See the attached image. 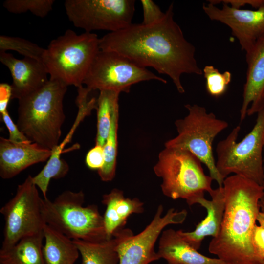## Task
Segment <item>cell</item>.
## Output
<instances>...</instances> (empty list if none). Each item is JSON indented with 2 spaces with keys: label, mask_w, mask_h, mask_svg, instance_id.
Returning a JSON list of instances; mask_svg holds the SVG:
<instances>
[{
  "label": "cell",
  "mask_w": 264,
  "mask_h": 264,
  "mask_svg": "<svg viewBox=\"0 0 264 264\" xmlns=\"http://www.w3.org/2000/svg\"><path fill=\"white\" fill-rule=\"evenodd\" d=\"M173 17L171 3L163 19L157 23H132L99 38L100 50L116 52L141 67H152L167 75L178 92L183 93L181 75H201L203 71L195 58V46L185 39Z\"/></svg>",
  "instance_id": "1"
},
{
  "label": "cell",
  "mask_w": 264,
  "mask_h": 264,
  "mask_svg": "<svg viewBox=\"0 0 264 264\" xmlns=\"http://www.w3.org/2000/svg\"><path fill=\"white\" fill-rule=\"evenodd\" d=\"M222 187L224 213L219 233L209 244V252L227 264H263L251 241L263 188L236 175L226 177Z\"/></svg>",
  "instance_id": "2"
},
{
  "label": "cell",
  "mask_w": 264,
  "mask_h": 264,
  "mask_svg": "<svg viewBox=\"0 0 264 264\" xmlns=\"http://www.w3.org/2000/svg\"><path fill=\"white\" fill-rule=\"evenodd\" d=\"M67 89L62 82L49 79L41 88L18 100L16 125L31 142L51 150L59 144Z\"/></svg>",
  "instance_id": "3"
},
{
  "label": "cell",
  "mask_w": 264,
  "mask_h": 264,
  "mask_svg": "<svg viewBox=\"0 0 264 264\" xmlns=\"http://www.w3.org/2000/svg\"><path fill=\"white\" fill-rule=\"evenodd\" d=\"M99 50V38L97 34L85 32L78 35L67 29L49 43L45 48L42 62L49 79L78 88L83 86Z\"/></svg>",
  "instance_id": "4"
},
{
  "label": "cell",
  "mask_w": 264,
  "mask_h": 264,
  "mask_svg": "<svg viewBox=\"0 0 264 264\" xmlns=\"http://www.w3.org/2000/svg\"><path fill=\"white\" fill-rule=\"evenodd\" d=\"M85 199L81 190L65 191L53 201L42 198V213L46 224L72 240L94 242L109 238L97 206H84Z\"/></svg>",
  "instance_id": "5"
},
{
  "label": "cell",
  "mask_w": 264,
  "mask_h": 264,
  "mask_svg": "<svg viewBox=\"0 0 264 264\" xmlns=\"http://www.w3.org/2000/svg\"><path fill=\"white\" fill-rule=\"evenodd\" d=\"M201 163L188 150L165 147L154 167L155 174L162 180L164 195L174 200L184 199L192 206L205 192L210 193L213 180L205 174Z\"/></svg>",
  "instance_id": "6"
},
{
  "label": "cell",
  "mask_w": 264,
  "mask_h": 264,
  "mask_svg": "<svg viewBox=\"0 0 264 264\" xmlns=\"http://www.w3.org/2000/svg\"><path fill=\"white\" fill-rule=\"evenodd\" d=\"M251 131L237 142L241 127L238 125L223 140L216 151V168L224 178L231 174L251 180L261 186L264 145V108L257 113Z\"/></svg>",
  "instance_id": "7"
},
{
  "label": "cell",
  "mask_w": 264,
  "mask_h": 264,
  "mask_svg": "<svg viewBox=\"0 0 264 264\" xmlns=\"http://www.w3.org/2000/svg\"><path fill=\"white\" fill-rule=\"evenodd\" d=\"M188 114L175 122L177 135L167 141L165 147L189 151L205 164L209 176L221 187L224 180L218 172L214 157L212 144L217 135L228 127V123L207 112L205 107L197 104H186Z\"/></svg>",
  "instance_id": "8"
},
{
  "label": "cell",
  "mask_w": 264,
  "mask_h": 264,
  "mask_svg": "<svg viewBox=\"0 0 264 264\" xmlns=\"http://www.w3.org/2000/svg\"><path fill=\"white\" fill-rule=\"evenodd\" d=\"M42 199L32 176L28 175L18 186L15 196L0 209L4 220L1 249L12 247L24 237L44 232L46 223Z\"/></svg>",
  "instance_id": "9"
},
{
  "label": "cell",
  "mask_w": 264,
  "mask_h": 264,
  "mask_svg": "<svg viewBox=\"0 0 264 264\" xmlns=\"http://www.w3.org/2000/svg\"><path fill=\"white\" fill-rule=\"evenodd\" d=\"M152 80L167 83L165 79L116 52L100 50L83 84L91 91L110 90L128 93L132 85Z\"/></svg>",
  "instance_id": "10"
},
{
  "label": "cell",
  "mask_w": 264,
  "mask_h": 264,
  "mask_svg": "<svg viewBox=\"0 0 264 264\" xmlns=\"http://www.w3.org/2000/svg\"><path fill=\"white\" fill-rule=\"evenodd\" d=\"M134 0H66L64 7L69 20L86 32H115L132 24Z\"/></svg>",
  "instance_id": "11"
},
{
  "label": "cell",
  "mask_w": 264,
  "mask_h": 264,
  "mask_svg": "<svg viewBox=\"0 0 264 264\" xmlns=\"http://www.w3.org/2000/svg\"><path fill=\"white\" fill-rule=\"evenodd\" d=\"M163 211V205H159L153 219L142 231L118 245L119 264H150L160 259L154 247L161 233L169 225L182 224L187 216L185 209L171 208L164 215Z\"/></svg>",
  "instance_id": "12"
},
{
  "label": "cell",
  "mask_w": 264,
  "mask_h": 264,
  "mask_svg": "<svg viewBox=\"0 0 264 264\" xmlns=\"http://www.w3.org/2000/svg\"><path fill=\"white\" fill-rule=\"evenodd\" d=\"M202 9L210 20L220 22L231 29L245 52L264 36V5L253 10L235 8L225 4L220 8L208 3L203 4Z\"/></svg>",
  "instance_id": "13"
},
{
  "label": "cell",
  "mask_w": 264,
  "mask_h": 264,
  "mask_svg": "<svg viewBox=\"0 0 264 264\" xmlns=\"http://www.w3.org/2000/svg\"><path fill=\"white\" fill-rule=\"evenodd\" d=\"M247 64L240 120L264 108V36L246 52Z\"/></svg>",
  "instance_id": "14"
},
{
  "label": "cell",
  "mask_w": 264,
  "mask_h": 264,
  "mask_svg": "<svg viewBox=\"0 0 264 264\" xmlns=\"http://www.w3.org/2000/svg\"><path fill=\"white\" fill-rule=\"evenodd\" d=\"M0 61L8 68L12 78L11 99L19 100L32 93L49 79L41 61L27 57L17 59L12 54L1 51Z\"/></svg>",
  "instance_id": "15"
},
{
  "label": "cell",
  "mask_w": 264,
  "mask_h": 264,
  "mask_svg": "<svg viewBox=\"0 0 264 264\" xmlns=\"http://www.w3.org/2000/svg\"><path fill=\"white\" fill-rule=\"evenodd\" d=\"M52 151L31 142L18 143L0 137V176L11 179L28 167L48 160Z\"/></svg>",
  "instance_id": "16"
},
{
  "label": "cell",
  "mask_w": 264,
  "mask_h": 264,
  "mask_svg": "<svg viewBox=\"0 0 264 264\" xmlns=\"http://www.w3.org/2000/svg\"><path fill=\"white\" fill-rule=\"evenodd\" d=\"M209 194L211 200H207L204 196H202L195 201V204H199L206 209L207 215L204 219L192 231L177 230L182 239L197 250L206 237L212 236L214 238L217 236L224 213L225 198L223 187L213 189Z\"/></svg>",
  "instance_id": "17"
},
{
  "label": "cell",
  "mask_w": 264,
  "mask_h": 264,
  "mask_svg": "<svg viewBox=\"0 0 264 264\" xmlns=\"http://www.w3.org/2000/svg\"><path fill=\"white\" fill-rule=\"evenodd\" d=\"M157 252L167 264H227L218 258L200 253L182 239L177 230L172 228L161 233Z\"/></svg>",
  "instance_id": "18"
},
{
  "label": "cell",
  "mask_w": 264,
  "mask_h": 264,
  "mask_svg": "<svg viewBox=\"0 0 264 264\" xmlns=\"http://www.w3.org/2000/svg\"><path fill=\"white\" fill-rule=\"evenodd\" d=\"M101 202L106 206L103 216L108 238L124 228L131 215L141 214L144 211L143 202L137 198L125 197L123 192L117 188L103 195Z\"/></svg>",
  "instance_id": "19"
},
{
  "label": "cell",
  "mask_w": 264,
  "mask_h": 264,
  "mask_svg": "<svg viewBox=\"0 0 264 264\" xmlns=\"http://www.w3.org/2000/svg\"><path fill=\"white\" fill-rule=\"evenodd\" d=\"M132 230L123 228L109 238L99 241L73 240L82 258V264H119L118 245L133 235Z\"/></svg>",
  "instance_id": "20"
},
{
  "label": "cell",
  "mask_w": 264,
  "mask_h": 264,
  "mask_svg": "<svg viewBox=\"0 0 264 264\" xmlns=\"http://www.w3.org/2000/svg\"><path fill=\"white\" fill-rule=\"evenodd\" d=\"M43 253L45 264H74L79 252L73 240L46 224Z\"/></svg>",
  "instance_id": "21"
},
{
  "label": "cell",
  "mask_w": 264,
  "mask_h": 264,
  "mask_svg": "<svg viewBox=\"0 0 264 264\" xmlns=\"http://www.w3.org/2000/svg\"><path fill=\"white\" fill-rule=\"evenodd\" d=\"M44 232L24 237L0 250V264H45L43 253Z\"/></svg>",
  "instance_id": "22"
},
{
  "label": "cell",
  "mask_w": 264,
  "mask_h": 264,
  "mask_svg": "<svg viewBox=\"0 0 264 264\" xmlns=\"http://www.w3.org/2000/svg\"><path fill=\"white\" fill-rule=\"evenodd\" d=\"M120 92L110 90L100 91L97 98V133L96 145L104 146L110 129L112 117L119 109L118 99Z\"/></svg>",
  "instance_id": "23"
},
{
  "label": "cell",
  "mask_w": 264,
  "mask_h": 264,
  "mask_svg": "<svg viewBox=\"0 0 264 264\" xmlns=\"http://www.w3.org/2000/svg\"><path fill=\"white\" fill-rule=\"evenodd\" d=\"M119 109L114 112L109 136L103 146L105 162L102 168L98 170L101 180L111 181L116 173L117 153V130L118 126Z\"/></svg>",
  "instance_id": "24"
},
{
  "label": "cell",
  "mask_w": 264,
  "mask_h": 264,
  "mask_svg": "<svg viewBox=\"0 0 264 264\" xmlns=\"http://www.w3.org/2000/svg\"><path fill=\"white\" fill-rule=\"evenodd\" d=\"M88 115L86 110L83 108L78 109L76 119L71 130L64 140L52 150V154L44 167V170L49 175L60 177L65 176L68 173L69 165L65 160L61 158V154L64 147L71 140L79 123Z\"/></svg>",
  "instance_id": "25"
},
{
  "label": "cell",
  "mask_w": 264,
  "mask_h": 264,
  "mask_svg": "<svg viewBox=\"0 0 264 264\" xmlns=\"http://www.w3.org/2000/svg\"><path fill=\"white\" fill-rule=\"evenodd\" d=\"M0 50H13L27 57L40 61H42L45 48L25 39L18 37L0 36Z\"/></svg>",
  "instance_id": "26"
},
{
  "label": "cell",
  "mask_w": 264,
  "mask_h": 264,
  "mask_svg": "<svg viewBox=\"0 0 264 264\" xmlns=\"http://www.w3.org/2000/svg\"><path fill=\"white\" fill-rule=\"evenodd\" d=\"M54 2V0H6L3 6L12 13L29 11L36 16L44 18L52 10Z\"/></svg>",
  "instance_id": "27"
},
{
  "label": "cell",
  "mask_w": 264,
  "mask_h": 264,
  "mask_svg": "<svg viewBox=\"0 0 264 264\" xmlns=\"http://www.w3.org/2000/svg\"><path fill=\"white\" fill-rule=\"evenodd\" d=\"M202 71L207 92L215 97L222 95L231 81V73L228 71L221 73L211 65L206 66Z\"/></svg>",
  "instance_id": "28"
},
{
  "label": "cell",
  "mask_w": 264,
  "mask_h": 264,
  "mask_svg": "<svg viewBox=\"0 0 264 264\" xmlns=\"http://www.w3.org/2000/svg\"><path fill=\"white\" fill-rule=\"evenodd\" d=\"M143 10L142 24L151 25L160 22L165 16V12L161 11L159 7L152 0H141Z\"/></svg>",
  "instance_id": "29"
},
{
  "label": "cell",
  "mask_w": 264,
  "mask_h": 264,
  "mask_svg": "<svg viewBox=\"0 0 264 264\" xmlns=\"http://www.w3.org/2000/svg\"><path fill=\"white\" fill-rule=\"evenodd\" d=\"M2 119L9 132V139L12 141L22 143L30 142L24 134L21 132L16 124H15L7 110L0 114ZM31 142V141H30Z\"/></svg>",
  "instance_id": "30"
},
{
  "label": "cell",
  "mask_w": 264,
  "mask_h": 264,
  "mask_svg": "<svg viewBox=\"0 0 264 264\" xmlns=\"http://www.w3.org/2000/svg\"><path fill=\"white\" fill-rule=\"evenodd\" d=\"M105 162L103 147L96 145L91 149L86 156V163L91 169L99 170L102 168Z\"/></svg>",
  "instance_id": "31"
},
{
  "label": "cell",
  "mask_w": 264,
  "mask_h": 264,
  "mask_svg": "<svg viewBox=\"0 0 264 264\" xmlns=\"http://www.w3.org/2000/svg\"><path fill=\"white\" fill-rule=\"evenodd\" d=\"M252 243L257 255L264 260V228L256 224L251 237Z\"/></svg>",
  "instance_id": "32"
},
{
  "label": "cell",
  "mask_w": 264,
  "mask_h": 264,
  "mask_svg": "<svg viewBox=\"0 0 264 264\" xmlns=\"http://www.w3.org/2000/svg\"><path fill=\"white\" fill-rule=\"evenodd\" d=\"M207 1L215 5L222 3L235 8H240L241 6L249 5L256 9L264 5V0H210Z\"/></svg>",
  "instance_id": "33"
},
{
  "label": "cell",
  "mask_w": 264,
  "mask_h": 264,
  "mask_svg": "<svg viewBox=\"0 0 264 264\" xmlns=\"http://www.w3.org/2000/svg\"><path fill=\"white\" fill-rule=\"evenodd\" d=\"M12 91L11 85L7 83L0 84V113L7 110L9 102L11 99Z\"/></svg>",
  "instance_id": "34"
},
{
  "label": "cell",
  "mask_w": 264,
  "mask_h": 264,
  "mask_svg": "<svg viewBox=\"0 0 264 264\" xmlns=\"http://www.w3.org/2000/svg\"><path fill=\"white\" fill-rule=\"evenodd\" d=\"M257 221L258 222L259 225L264 228V211H261L259 212L257 217Z\"/></svg>",
  "instance_id": "35"
},
{
  "label": "cell",
  "mask_w": 264,
  "mask_h": 264,
  "mask_svg": "<svg viewBox=\"0 0 264 264\" xmlns=\"http://www.w3.org/2000/svg\"><path fill=\"white\" fill-rule=\"evenodd\" d=\"M261 186L264 191V145L263 148V175Z\"/></svg>",
  "instance_id": "36"
},
{
  "label": "cell",
  "mask_w": 264,
  "mask_h": 264,
  "mask_svg": "<svg viewBox=\"0 0 264 264\" xmlns=\"http://www.w3.org/2000/svg\"><path fill=\"white\" fill-rule=\"evenodd\" d=\"M259 205L260 209H261V211H264V191L260 199Z\"/></svg>",
  "instance_id": "37"
},
{
  "label": "cell",
  "mask_w": 264,
  "mask_h": 264,
  "mask_svg": "<svg viewBox=\"0 0 264 264\" xmlns=\"http://www.w3.org/2000/svg\"><path fill=\"white\" fill-rule=\"evenodd\" d=\"M263 264H264V261Z\"/></svg>",
  "instance_id": "38"
}]
</instances>
